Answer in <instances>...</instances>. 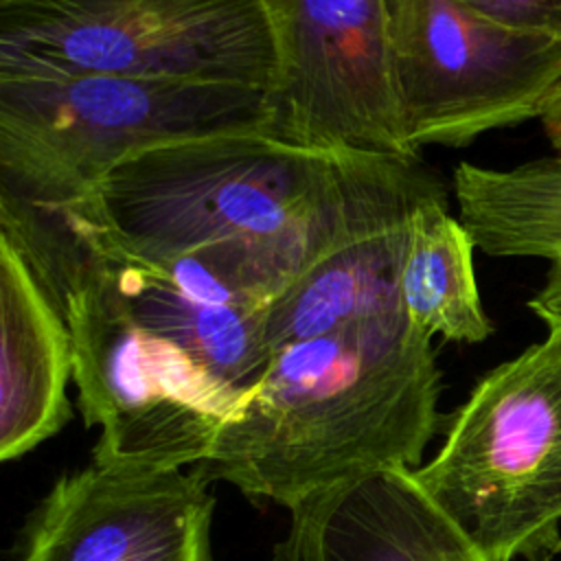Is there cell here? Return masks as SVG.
Returning a JSON list of instances; mask_svg holds the SVG:
<instances>
[{
  "mask_svg": "<svg viewBox=\"0 0 561 561\" xmlns=\"http://www.w3.org/2000/svg\"><path fill=\"white\" fill-rule=\"evenodd\" d=\"M438 193L443 182L419 158L237 131L138 151L59 213L134 256L206 254L270 305L348 230Z\"/></svg>",
  "mask_w": 561,
  "mask_h": 561,
  "instance_id": "obj_1",
  "label": "cell"
},
{
  "mask_svg": "<svg viewBox=\"0 0 561 561\" xmlns=\"http://www.w3.org/2000/svg\"><path fill=\"white\" fill-rule=\"evenodd\" d=\"M438 397L432 337L405 311L351 322L276 348L195 469L291 508L348 478L419 469Z\"/></svg>",
  "mask_w": 561,
  "mask_h": 561,
  "instance_id": "obj_2",
  "label": "cell"
},
{
  "mask_svg": "<svg viewBox=\"0 0 561 561\" xmlns=\"http://www.w3.org/2000/svg\"><path fill=\"white\" fill-rule=\"evenodd\" d=\"M0 232L22 248L68 324L77 403L85 427H101L92 460L153 469L206 460L245 394L138 324L57 215L0 202Z\"/></svg>",
  "mask_w": 561,
  "mask_h": 561,
  "instance_id": "obj_3",
  "label": "cell"
},
{
  "mask_svg": "<svg viewBox=\"0 0 561 561\" xmlns=\"http://www.w3.org/2000/svg\"><path fill=\"white\" fill-rule=\"evenodd\" d=\"M274 131L270 92L121 75L0 77V202L59 210L156 145Z\"/></svg>",
  "mask_w": 561,
  "mask_h": 561,
  "instance_id": "obj_4",
  "label": "cell"
},
{
  "mask_svg": "<svg viewBox=\"0 0 561 561\" xmlns=\"http://www.w3.org/2000/svg\"><path fill=\"white\" fill-rule=\"evenodd\" d=\"M486 561L561 552V327L484 373L412 469Z\"/></svg>",
  "mask_w": 561,
  "mask_h": 561,
  "instance_id": "obj_5",
  "label": "cell"
},
{
  "mask_svg": "<svg viewBox=\"0 0 561 561\" xmlns=\"http://www.w3.org/2000/svg\"><path fill=\"white\" fill-rule=\"evenodd\" d=\"M121 75L274 90L261 0H0V77Z\"/></svg>",
  "mask_w": 561,
  "mask_h": 561,
  "instance_id": "obj_6",
  "label": "cell"
},
{
  "mask_svg": "<svg viewBox=\"0 0 561 561\" xmlns=\"http://www.w3.org/2000/svg\"><path fill=\"white\" fill-rule=\"evenodd\" d=\"M408 147L460 149L541 121L561 83V37L491 20L465 0H383Z\"/></svg>",
  "mask_w": 561,
  "mask_h": 561,
  "instance_id": "obj_7",
  "label": "cell"
},
{
  "mask_svg": "<svg viewBox=\"0 0 561 561\" xmlns=\"http://www.w3.org/2000/svg\"><path fill=\"white\" fill-rule=\"evenodd\" d=\"M278 81L272 136L329 153L414 160L401 131L383 0H261Z\"/></svg>",
  "mask_w": 561,
  "mask_h": 561,
  "instance_id": "obj_8",
  "label": "cell"
},
{
  "mask_svg": "<svg viewBox=\"0 0 561 561\" xmlns=\"http://www.w3.org/2000/svg\"><path fill=\"white\" fill-rule=\"evenodd\" d=\"M195 467L90 462L31 511L18 561H215V495Z\"/></svg>",
  "mask_w": 561,
  "mask_h": 561,
  "instance_id": "obj_9",
  "label": "cell"
},
{
  "mask_svg": "<svg viewBox=\"0 0 561 561\" xmlns=\"http://www.w3.org/2000/svg\"><path fill=\"white\" fill-rule=\"evenodd\" d=\"M289 513L276 561H486L405 467L329 484Z\"/></svg>",
  "mask_w": 561,
  "mask_h": 561,
  "instance_id": "obj_10",
  "label": "cell"
},
{
  "mask_svg": "<svg viewBox=\"0 0 561 561\" xmlns=\"http://www.w3.org/2000/svg\"><path fill=\"white\" fill-rule=\"evenodd\" d=\"M48 213L81 241L138 324L184 348L232 390L250 394L259 386L274 355L265 337L267 307L202 298L175 283L158 261L105 243L59 210Z\"/></svg>",
  "mask_w": 561,
  "mask_h": 561,
  "instance_id": "obj_11",
  "label": "cell"
},
{
  "mask_svg": "<svg viewBox=\"0 0 561 561\" xmlns=\"http://www.w3.org/2000/svg\"><path fill=\"white\" fill-rule=\"evenodd\" d=\"M68 324L22 248L0 232V460H15L70 419Z\"/></svg>",
  "mask_w": 561,
  "mask_h": 561,
  "instance_id": "obj_12",
  "label": "cell"
},
{
  "mask_svg": "<svg viewBox=\"0 0 561 561\" xmlns=\"http://www.w3.org/2000/svg\"><path fill=\"white\" fill-rule=\"evenodd\" d=\"M419 202L390 208L348 230L270 300L265 337L272 353L351 322L403 311L401 263L408 219Z\"/></svg>",
  "mask_w": 561,
  "mask_h": 561,
  "instance_id": "obj_13",
  "label": "cell"
},
{
  "mask_svg": "<svg viewBox=\"0 0 561 561\" xmlns=\"http://www.w3.org/2000/svg\"><path fill=\"white\" fill-rule=\"evenodd\" d=\"M476 243L447 208V193L421 199L408 219L401 307L430 337L478 344L493 333L473 265Z\"/></svg>",
  "mask_w": 561,
  "mask_h": 561,
  "instance_id": "obj_14",
  "label": "cell"
},
{
  "mask_svg": "<svg viewBox=\"0 0 561 561\" xmlns=\"http://www.w3.org/2000/svg\"><path fill=\"white\" fill-rule=\"evenodd\" d=\"M458 219L478 250L495 259H546L561 252V156L495 169L458 162Z\"/></svg>",
  "mask_w": 561,
  "mask_h": 561,
  "instance_id": "obj_15",
  "label": "cell"
},
{
  "mask_svg": "<svg viewBox=\"0 0 561 561\" xmlns=\"http://www.w3.org/2000/svg\"><path fill=\"white\" fill-rule=\"evenodd\" d=\"M502 24L561 37V0H465Z\"/></svg>",
  "mask_w": 561,
  "mask_h": 561,
  "instance_id": "obj_16",
  "label": "cell"
},
{
  "mask_svg": "<svg viewBox=\"0 0 561 561\" xmlns=\"http://www.w3.org/2000/svg\"><path fill=\"white\" fill-rule=\"evenodd\" d=\"M548 263L543 285L528 298V309L546 327H561V252Z\"/></svg>",
  "mask_w": 561,
  "mask_h": 561,
  "instance_id": "obj_17",
  "label": "cell"
},
{
  "mask_svg": "<svg viewBox=\"0 0 561 561\" xmlns=\"http://www.w3.org/2000/svg\"><path fill=\"white\" fill-rule=\"evenodd\" d=\"M541 127L552 147V153L561 156V83L557 85V90L552 92L546 105V112L541 116Z\"/></svg>",
  "mask_w": 561,
  "mask_h": 561,
  "instance_id": "obj_18",
  "label": "cell"
}]
</instances>
